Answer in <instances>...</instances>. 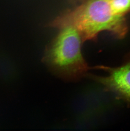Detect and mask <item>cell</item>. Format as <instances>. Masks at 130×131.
Masks as SVG:
<instances>
[{
  "mask_svg": "<svg viewBox=\"0 0 130 131\" xmlns=\"http://www.w3.org/2000/svg\"><path fill=\"white\" fill-rule=\"evenodd\" d=\"M70 2L73 4H77L80 3L82 0H69Z\"/></svg>",
  "mask_w": 130,
  "mask_h": 131,
  "instance_id": "cell-5",
  "label": "cell"
},
{
  "mask_svg": "<svg viewBox=\"0 0 130 131\" xmlns=\"http://www.w3.org/2000/svg\"><path fill=\"white\" fill-rule=\"evenodd\" d=\"M93 68L105 71L107 74L100 76L88 73L87 77L102 84L106 90L130 102V60L120 67L98 66Z\"/></svg>",
  "mask_w": 130,
  "mask_h": 131,
  "instance_id": "cell-3",
  "label": "cell"
},
{
  "mask_svg": "<svg viewBox=\"0 0 130 131\" xmlns=\"http://www.w3.org/2000/svg\"><path fill=\"white\" fill-rule=\"evenodd\" d=\"M110 4L113 12L117 15L125 17L130 13V0H110Z\"/></svg>",
  "mask_w": 130,
  "mask_h": 131,
  "instance_id": "cell-4",
  "label": "cell"
},
{
  "mask_svg": "<svg viewBox=\"0 0 130 131\" xmlns=\"http://www.w3.org/2000/svg\"><path fill=\"white\" fill-rule=\"evenodd\" d=\"M58 35L46 47L42 60L55 75L75 82L87 77L89 66L82 52L84 42L78 31L72 26L59 29Z\"/></svg>",
  "mask_w": 130,
  "mask_h": 131,
  "instance_id": "cell-2",
  "label": "cell"
},
{
  "mask_svg": "<svg viewBox=\"0 0 130 131\" xmlns=\"http://www.w3.org/2000/svg\"><path fill=\"white\" fill-rule=\"evenodd\" d=\"M78 4L58 16L49 26L58 29L72 26L78 31L84 42L95 40L105 31L118 38L126 36L128 27L125 17L114 13L110 0H82Z\"/></svg>",
  "mask_w": 130,
  "mask_h": 131,
  "instance_id": "cell-1",
  "label": "cell"
}]
</instances>
